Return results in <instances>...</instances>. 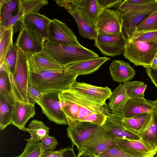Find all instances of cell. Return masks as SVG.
<instances>
[{
    "instance_id": "f5cc1de1",
    "label": "cell",
    "mask_w": 157,
    "mask_h": 157,
    "mask_svg": "<svg viewBox=\"0 0 157 157\" xmlns=\"http://www.w3.org/2000/svg\"><path fill=\"white\" fill-rule=\"evenodd\" d=\"M155 157H157V146L156 147V154Z\"/></svg>"
},
{
    "instance_id": "7a4b0ae2",
    "label": "cell",
    "mask_w": 157,
    "mask_h": 157,
    "mask_svg": "<svg viewBox=\"0 0 157 157\" xmlns=\"http://www.w3.org/2000/svg\"><path fill=\"white\" fill-rule=\"evenodd\" d=\"M78 76L67 71L64 68L59 71L28 72L29 83L42 93L51 90L61 92L68 89Z\"/></svg>"
},
{
    "instance_id": "f546056e",
    "label": "cell",
    "mask_w": 157,
    "mask_h": 157,
    "mask_svg": "<svg viewBox=\"0 0 157 157\" xmlns=\"http://www.w3.org/2000/svg\"><path fill=\"white\" fill-rule=\"evenodd\" d=\"M46 0H19L18 12L24 16L39 13L41 8L48 4Z\"/></svg>"
},
{
    "instance_id": "f907efd6",
    "label": "cell",
    "mask_w": 157,
    "mask_h": 157,
    "mask_svg": "<svg viewBox=\"0 0 157 157\" xmlns=\"http://www.w3.org/2000/svg\"><path fill=\"white\" fill-rule=\"evenodd\" d=\"M150 68L155 70L157 69V53L153 59Z\"/></svg>"
},
{
    "instance_id": "ffe728a7",
    "label": "cell",
    "mask_w": 157,
    "mask_h": 157,
    "mask_svg": "<svg viewBox=\"0 0 157 157\" xmlns=\"http://www.w3.org/2000/svg\"><path fill=\"white\" fill-rule=\"evenodd\" d=\"M19 21L22 25L36 31L45 41L47 40L48 28L52 19L39 13L25 15Z\"/></svg>"
},
{
    "instance_id": "8d00e7d4",
    "label": "cell",
    "mask_w": 157,
    "mask_h": 157,
    "mask_svg": "<svg viewBox=\"0 0 157 157\" xmlns=\"http://www.w3.org/2000/svg\"><path fill=\"white\" fill-rule=\"evenodd\" d=\"M18 50V48L15 43L7 53L3 62L10 75L13 74L17 60Z\"/></svg>"
},
{
    "instance_id": "74e56055",
    "label": "cell",
    "mask_w": 157,
    "mask_h": 157,
    "mask_svg": "<svg viewBox=\"0 0 157 157\" xmlns=\"http://www.w3.org/2000/svg\"><path fill=\"white\" fill-rule=\"evenodd\" d=\"M107 132L102 126L84 144L81 151L84 150L90 153L101 141Z\"/></svg>"
},
{
    "instance_id": "db71d44e",
    "label": "cell",
    "mask_w": 157,
    "mask_h": 157,
    "mask_svg": "<svg viewBox=\"0 0 157 157\" xmlns=\"http://www.w3.org/2000/svg\"><path fill=\"white\" fill-rule=\"evenodd\" d=\"M156 1H157V0Z\"/></svg>"
},
{
    "instance_id": "7402d4cb",
    "label": "cell",
    "mask_w": 157,
    "mask_h": 157,
    "mask_svg": "<svg viewBox=\"0 0 157 157\" xmlns=\"http://www.w3.org/2000/svg\"><path fill=\"white\" fill-rule=\"evenodd\" d=\"M76 9L92 26H95L99 15L103 10L98 0H78Z\"/></svg>"
},
{
    "instance_id": "1f68e13d",
    "label": "cell",
    "mask_w": 157,
    "mask_h": 157,
    "mask_svg": "<svg viewBox=\"0 0 157 157\" xmlns=\"http://www.w3.org/2000/svg\"><path fill=\"white\" fill-rule=\"evenodd\" d=\"M126 93L130 98H144L147 84L137 81H127L122 84Z\"/></svg>"
},
{
    "instance_id": "b9f144b4",
    "label": "cell",
    "mask_w": 157,
    "mask_h": 157,
    "mask_svg": "<svg viewBox=\"0 0 157 157\" xmlns=\"http://www.w3.org/2000/svg\"><path fill=\"white\" fill-rule=\"evenodd\" d=\"M40 141L42 152L47 150L54 151L58 144L56 139L49 136L43 137Z\"/></svg>"
},
{
    "instance_id": "44dd1931",
    "label": "cell",
    "mask_w": 157,
    "mask_h": 157,
    "mask_svg": "<svg viewBox=\"0 0 157 157\" xmlns=\"http://www.w3.org/2000/svg\"><path fill=\"white\" fill-rule=\"evenodd\" d=\"M109 70L113 79L119 83L129 81L136 74L130 64L123 60H114L109 66Z\"/></svg>"
},
{
    "instance_id": "603a6c76",
    "label": "cell",
    "mask_w": 157,
    "mask_h": 157,
    "mask_svg": "<svg viewBox=\"0 0 157 157\" xmlns=\"http://www.w3.org/2000/svg\"><path fill=\"white\" fill-rule=\"evenodd\" d=\"M19 4V0H0V27H9L18 12Z\"/></svg>"
},
{
    "instance_id": "6da1fadb",
    "label": "cell",
    "mask_w": 157,
    "mask_h": 157,
    "mask_svg": "<svg viewBox=\"0 0 157 157\" xmlns=\"http://www.w3.org/2000/svg\"><path fill=\"white\" fill-rule=\"evenodd\" d=\"M61 108L67 118L68 125L81 121H86L94 113H108L107 104L102 105L89 98L68 89L59 94Z\"/></svg>"
},
{
    "instance_id": "5bb4252c",
    "label": "cell",
    "mask_w": 157,
    "mask_h": 157,
    "mask_svg": "<svg viewBox=\"0 0 157 157\" xmlns=\"http://www.w3.org/2000/svg\"><path fill=\"white\" fill-rule=\"evenodd\" d=\"M69 89L102 105L106 104V101L110 98L112 92L107 86H98L76 81L71 85Z\"/></svg>"
},
{
    "instance_id": "d6a6232c",
    "label": "cell",
    "mask_w": 157,
    "mask_h": 157,
    "mask_svg": "<svg viewBox=\"0 0 157 157\" xmlns=\"http://www.w3.org/2000/svg\"><path fill=\"white\" fill-rule=\"evenodd\" d=\"M13 26L6 29L0 35V64L4 60L5 56L13 44Z\"/></svg>"
},
{
    "instance_id": "4316f807",
    "label": "cell",
    "mask_w": 157,
    "mask_h": 157,
    "mask_svg": "<svg viewBox=\"0 0 157 157\" xmlns=\"http://www.w3.org/2000/svg\"><path fill=\"white\" fill-rule=\"evenodd\" d=\"M0 94L11 105H14L16 101L13 94L10 75L3 62L0 64Z\"/></svg>"
},
{
    "instance_id": "ab89813d",
    "label": "cell",
    "mask_w": 157,
    "mask_h": 157,
    "mask_svg": "<svg viewBox=\"0 0 157 157\" xmlns=\"http://www.w3.org/2000/svg\"><path fill=\"white\" fill-rule=\"evenodd\" d=\"M157 44V31L134 33L128 40Z\"/></svg>"
},
{
    "instance_id": "d4e9b609",
    "label": "cell",
    "mask_w": 157,
    "mask_h": 157,
    "mask_svg": "<svg viewBox=\"0 0 157 157\" xmlns=\"http://www.w3.org/2000/svg\"><path fill=\"white\" fill-rule=\"evenodd\" d=\"M67 12L73 17L76 21L80 35L84 38L94 40L97 35V32L95 26L91 25L76 9L67 10Z\"/></svg>"
},
{
    "instance_id": "ee69618b",
    "label": "cell",
    "mask_w": 157,
    "mask_h": 157,
    "mask_svg": "<svg viewBox=\"0 0 157 157\" xmlns=\"http://www.w3.org/2000/svg\"><path fill=\"white\" fill-rule=\"evenodd\" d=\"M55 1L59 6L67 10H72L76 9L78 0H58Z\"/></svg>"
},
{
    "instance_id": "2e32d148",
    "label": "cell",
    "mask_w": 157,
    "mask_h": 157,
    "mask_svg": "<svg viewBox=\"0 0 157 157\" xmlns=\"http://www.w3.org/2000/svg\"><path fill=\"white\" fill-rule=\"evenodd\" d=\"M123 117L120 113H110L104 124V128L109 132L115 138L138 140L140 137L126 129L123 125Z\"/></svg>"
},
{
    "instance_id": "277c9868",
    "label": "cell",
    "mask_w": 157,
    "mask_h": 157,
    "mask_svg": "<svg viewBox=\"0 0 157 157\" xmlns=\"http://www.w3.org/2000/svg\"><path fill=\"white\" fill-rule=\"evenodd\" d=\"M157 53V44L137 40L126 41L123 55L136 66L150 67Z\"/></svg>"
},
{
    "instance_id": "7dc6e473",
    "label": "cell",
    "mask_w": 157,
    "mask_h": 157,
    "mask_svg": "<svg viewBox=\"0 0 157 157\" xmlns=\"http://www.w3.org/2000/svg\"><path fill=\"white\" fill-rule=\"evenodd\" d=\"M74 146L71 147L63 148L60 157H76L73 149Z\"/></svg>"
},
{
    "instance_id": "83f0119b",
    "label": "cell",
    "mask_w": 157,
    "mask_h": 157,
    "mask_svg": "<svg viewBox=\"0 0 157 157\" xmlns=\"http://www.w3.org/2000/svg\"><path fill=\"white\" fill-rule=\"evenodd\" d=\"M151 119L140 135L143 141L156 147L157 146V112L154 109Z\"/></svg>"
},
{
    "instance_id": "c3c4849f",
    "label": "cell",
    "mask_w": 157,
    "mask_h": 157,
    "mask_svg": "<svg viewBox=\"0 0 157 157\" xmlns=\"http://www.w3.org/2000/svg\"><path fill=\"white\" fill-rule=\"evenodd\" d=\"M62 149L58 151L47 150L42 152L40 157H60Z\"/></svg>"
},
{
    "instance_id": "cb8c5ba5",
    "label": "cell",
    "mask_w": 157,
    "mask_h": 157,
    "mask_svg": "<svg viewBox=\"0 0 157 157\" xmlns=\"http://www.w3.org/2000/svg\"><path fill=\"white\" fill-rule=\"evenodd\" d=\"M151 115V113H144L129 118L123 117L122 122L126 129L140 136L150 121Z\"/></svg>"
},
{
    "instance_id": "681fc988",
    "label": "cell",
    "mask_w": 157,
    "mask_h": 157,
    "mask_svg": "<svg viewBox=\"0 0 157 157\" xmlns=\"http://www.w3.org/2000/svg\"><path fill=\"white\" fill-rule=\"evenodd\" d=\"M76 157H95L94 155L87 151L81 150L78 152Z\"/></svg>"
},
{
    "instance_id": "60d3db41",
    "label": "cell",
    "mask_w": 157,
    "mask_h": 157,
    "mask_svg": "<svg viewBox=\"0 0 157 157\" xmlns=\"http://www.w3.org/2000/svg\"><path fill=\"white\" fill-rule=\"evenodd\" d=\"M95 157H135L114 145L112 146Z\"/></svg>"
},
{
    "instance_id": "ac0fdd59",
    "label": "cell",
    "mask_w": 157,
    "mask_h": 157,
    "mask_svg": "<svg viewBox=\"0 0 157 157\" xmlns=\"http://www.w3.org/2000/svg\"><path fill=\"white\" fill-rule=\"evenodd\" d=\"M154 101L144 98H130L121 109L120 113L124 118H131L144 113H151L154 108Z\"/></svg>"
},
{
    "instance_id": "7c38bea8",
    "label": "cell",
    "mask_w": 157,
    "mask_h": 157,
    "mask_svg": "<svg viewBox=\"0 0 157 157\" xmlns=\"http://www.w3.org/2000/svg\"><path fill=\"white\" fill-rule=\"evenodd\" d=\"M47 40L75 46L81 45L71 29L56 18L52 19L50 24Z\"/></svg>"
},
{
    "instance_id": "ba28073f",
    "label": "cell",
    "mask_w": 157,
    "mask_h": 157,
    "mask_svg": "<svg viewBox=\"0 0 157 157\" xmlns=\"http://www.w3.org/2000/svg\"><path fill=\"white\" fill-rule=\"evenodd\" d=\"M94 40V45L103 55L114 57L124 53L126 40L121 32L113 34H97Z\"/></svg>"
},
{
    "instance_id": "f6af8a7d",
    "label": "cell",
    "mask_w": 157,
    "mask_h": 157,
    "mask_svg": "<svg viewBox=\"0 0 157 157\" xmlns=\"http://www.w3.org/2000/svg\"><path fill=\"white\" fill-rule=\"evenodd\" d=\"M122 0H98L100 5L103 9L117 7L123 2Z\"/></svg>"
},
{
    "instance_id": "816d5d0a",
    "label": "cell",
    "mask_w": 157,
    "mask_h": 157,
    "mask_svg": "<svg viewBox=\"0 0 157 157\" xmlns=\"http://www.w3.org/2000/svg\"><path fill=\"white\" fill-rule=\"evenodd\" d=\"M154 109L157 112V99L154 101Z\"/></svg>"
},
{
    "instance_id": "3957f363",
    "label": "cell",
    "mask_w": 157,
    "mask_h": 157,
    "mask_svg": "<svg viewBox=\"0 0 157 157\" xmlns=\"http://www.w3.org/2000/svg\"><path fill=\"white\" fill-rule=\"evenodd\" d=\"M44 51L63 67L75 63L99 57L94 51L82 45L75 46L48 40L44 42Z\"/></svg>"
},
{
    "instance_id": "d6986e66",
    "label": "cell",
    "mask_w": 157,
    "mask_h": 157,
    "mask_svg": "<svg viewBox=\"0 0 157 157\" xmlns=\"http://www.w3.org/2000/svg\"><path fill=\"white\" fill-rule=\"evenodd\" d=\"M110 57H98L75 63L64 68L66 71L78 76L91 74L97 71Z\"/></svg>"
},
{
    "instance_id": "30bf717a",
    "label": "cell",
    "mask_w": 157,
    "mask_h": 157,
    "mask_svg": "<svg viewBox=\"0 0 157 157\" xmlns=\"http://www.w3.org/2000/svg\"><path fill=\"white\" fill-rule=\"evenodd\" d=\"M45 40L36 31L21 24L20 31L16 42L18 49L26 55L44 51Z\"/></svg>"
},
{
    "instance_id": "d590c367",
    "label": "cell",
    "mask_w": 157,
    "mask_h": 157,
    "mask_svg": "<svg viewBox=\"0 0 157 157\" xmlns=\"http://www.w3.org/2000/svg\"><path fill=\"white\" fill-rule=\"evenodd\" d=\"M25 140L27 143L23 152L13 157H40L42 153L41 142H34L29 138Z\"/></svg>"
},
{
    "instance_id": "5b68a950",
    "label": "cell",
    "mask_w": 157,
    "mask_h": 157,
    "mask_svg": "<svg viewBox=\"0 0 157 157\" xmlns=\"http://www.w3.org/2000/svg\"><path fill=\"white\" fill-rule=\"evenodd\" d=\"M26 54L18 49L17 62L13 74L10 75L13 92L15 101L29 102L27 96L28 68Z\"/></svg>"
},
{
    "instance_id": "52a82bcc",
    "label": "cell",
    "mask_w": 157,
    "mask_h": 157,
    "mask_svg": "<svg viewBox=\"0 0 157 157\" xmlns=\"http://www.w3.org/2000/svg\"><path fill=\"white\" fill-rule=\"evenodd\" d=\"M157 11V1L146 4L134 11L121 14L123 18L121 33L127 41L134 33L136 27L153 12Z\"/></svg>"
},
{
    "instance_id": "7bdbcfd3",
    "label": "cell",
    "mask_w": 157,
    "mask_h": 157,
    "mask_svg": "<svg viewBox=\"0 0 157 157\" xmlns=\"http://www.w3.org/2000/svg\"><path fill=\"white\" fill-rule=\"evenodd\" d=\"M42 94L43 93L29 83L27 90V96L29 102L37 104L40 100Z\"/></svg>"
},
{
    "instance_id": "8992f818",
    "label": "cell",
    "mask_w": 157,
    "mask_h": 157,
    "mask_svg": "<svg viewBox=\"0 0 157 157\" xmlns=\"http://www.w3.org/2000/svg\"><path fill=\"white\" fill-rule=\"evenodd\" d=\"M60 91L51 90L43 93L37 104L48 119L59 125L68 124L67 118L62 110L59 98Z\"/></svg>"
},
{
    "instance_id": "4fadbf2b",
    "label": "cell",
    "mask_w": 157,
    "mask_h": 157,
    "mask_svg": "<svg viewBox=\"0 0 157 157\" xmlns=\"http://www.w3.org/2000/svg\"><path fill=\"white\" fill-rule=\"evenodd\" d=\"M115 146L135 157H154L156 154V147L141 139L132 140L115 138Z\"/></svg>"
},
{
    "instance_id": "8fae6325",
    "label": "cell",
    "mask_w": 157,
    "mask_h": 157,
    "mask_svg": "<svg viewBox=\"0 0 157 157\" xmlns=\"http://www.w3.org/2000/svg\"><path fill=\"white\" fill-rule=\"evenodd\" d=\"M102 128L91 122L81 121L72 125H68L66 129L67 136L76 146L78 151L94 134Z\"/></svg>"
},
{
    "instance_id": "e0dca14e",
    "label": "cell",
    "mask_w": 157,
    "mask_h": 157,
    "mask_svg": "<svg viewBox=\"0 0 157 157\" xmlns=\"http://www.w3.org/2000/svg\"><path fill=\"white\" fill-rule=\"evenodd\" d=\"M35 114V103L16 101L14 105L11 124L20 130L25 131L26 124Z\"/></svg>"
},
{
    "instance_id": "bcb514c9",
    "label": "cell",
    "mask_w": 157,
    "mask_h": 157,
    "mask_svg": "<svg viewBox=\"0 0 157 157\" xmlns=\"http://www.w3.org/2000/svg\"><path fill=\"white\" fill-rule=\"evenodd\" d=\"M145 68L146 72L150 78L151 82L157 88V69H153L150 67H146Z\"/></svg>"
},
{
    "instance_id": "4dcf8cb0",
    "label": "cell",
    "mask_w": 157,
    "mask_h": 157,
    "mask_svg": "<svg viewBox=\"0 0 157 157\" xmlns=\"http://www.w3.org/2000/svg\"><path fill=\"white\" fill-rule=\"evenodd\" d=\"M14 106L0 94V129L3 130L11 124Z\"/></svg>"
},
{
    "instance_id": "836d02e7",
    "label": "cell",
    "mask_w": 157,
    "mask_h": 157,
    "mask_svg": "<svg viewBox=\"0 0 157 157\" xmlns=\"http://www.w3.org/2000/svg\"><path fill=\"white\" fill-rule=\"evenodd\" d=\"M154 0H125L117 8L121 14L134 11Z\"/></svg>"
},
{
    "instance_id": "f1b7e54d",
    "label": "cell",
    "mask_w": 157,
    "mask_h": 157,
    "mask_svg": "<svg viewBox=\"0 0 157 157\" xmlns=\"http://www.w3.org/2000/svg\"><path fill=\"white\" fill-rule=\"evenodd\" d=\"M49 127L40 121L34 119L30 123L25 131L31 135L29 139L34 142H40L44 137L49 136Z\"/></svg>"
},
{
    "instance_id": "e575fe53",
    "label": "cell",
    "mask_w": 157,
    "mask_h": 157,
    "mask_svg": "<svg viewBox=\"0 0 157 157\" xmlns=\"http://www.w3.org/2000/svg\"><path fill=\"white\" fill-rule=\"evenodd\" d=\"M154 31H157V11L152 13L140 23L136 27L134 33Z\"/></svg>"
},
{
    "instance_id": "f35d334b",
    "label": "cell",
    "mask_w": 157,
    "mask_h": 157,
    "mask_svg": "<svg viewBox=\"0 0 157 157\" xmlns=\"http://www.w3.org/2000/svg\"><path fill=\"white\" fill-rule=\"evenodd\" d=\"M114 138L111 134L107 131L101 141L90 153L96 157L110 147L115 145Z\"/></svg>"
},
{
    "instance_id": "9a60e30c",
    "label": "cell",
    "mask_w": 157,
    "mask_h": 157,
    "mask_svg": "<svg viewBox=\"0 0 157 157\" xmlns=\"http://www.w3.org/2000/svg\"><path fill=\"white\" fill-rule=\"evenodd\" d=\"M26 55L28 71L36 72L42 71H59L64 68L44 51Z\"/></svg>"
},
{
    "instance_id": "9c48e42d",
    "label": "cell",
    "mask_w": 157,
    "mask_h": 157,
    "mask_svg": "<svg viewBox=\"0 0 157 157\" xmlns=\"http://www.w3.org/2000/svg\"><path fill=\"white\" fill-rule=\"evenodd\" d=\"M123 18L116 10L104 9L99 15L94 25L97 34H116L121 32Z\"/></svg>"
},
{
    "instance_id": "484cf974",
    "label": "cell",
    "mask_w": 157,
    "mask_h": 157,
    "mask_svg": "<svg viewBox=\"0 0 157 157\" xmlns=\"http://www.w3.org/2000/svg\"><path fill=\"white\" fill-rule=\"evenodd\" d=\"M130 98L127 95L122 84L120 83L112 92L109 99L108 106L113 113H120Z\"/></svg>"
}]
</instances>
